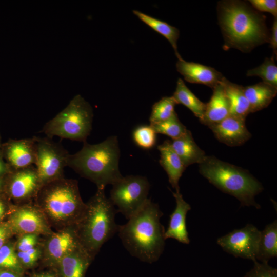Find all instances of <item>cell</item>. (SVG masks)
<instances>
[{
	"label": "cell",
	"instance_id": "42",
	"mask_svg": "<svg viewBox=\"0 0 277 277\" xmlns=\"http://www.w3.org/2000/svg\"><path fill=\"white\" fill-rule=\"evenodd\" d=\"M4 183V182L3 177H0V190L3 188Z\"/></svg>",
	"mask_w": 277,
	"mask_h": 277
},
{
	"label": "cell",
	"instance_id": "10",
	"mask_svg": "<svg viewBox=\"0 0 277 277\" xmlns=\"http://www.w3.org/2000/svg\"><path fill=\"white\" fill-rule=\"evenodd\" d=\"M260 231L253 225L247 224L244 228L235 229L219 238L217 243L226 252L235 257L256 260Z\"/></svg>",
	"mask_w": 277,
	"mask_h": 277
},
{
	"label": "cell",
	"instance_id": "24",
	"mask_svg": "<svg viewBox=\"0 0 277 277\" xmlns=\"http://www.w3.org/2000/svg\"><path fill=\"white\" fill-rule=\"evenodd\" d=\"M277 256V221L267 225L260 236L256 256V261L268 263L273 258Z\"/></svg>",
	"mask_w": 277,
	"mask_h": 277
},
{
	"label": "cell",
	"instance_id": "32",
	"mask_svg": "<svg viewBox=\"0 0 277 277\" xmlns=\"http://www.w3.org/2000/svg\"><path fill=\"white\" fill-rule=\"evenodd\" d=\"M253 268L243 277H277V269L269 265L268 263L253 261Z\"/></svg>",
	"mask_w": 277,
	"mask_h": 277
},
{
	"label": "cell",
	"instance_id": "35",
	"mask_svg": "<svg viewBox=\"0 0 277 277\" xmlns=\"http://www.w3.org/2000/svg\"><path fill=\"white\" fill-rule=\"evenodd\" d=\"M37 242V234H23L17 243V250L18 252H23L35 248Z\"/></svg>",
	"mask_w": 277,
	"mask_h": 277
},
{
	"label": "cell",
	"instance_id": "21",
	"mask_svg": "<svg viewBox=\"0 0 277 277\" xmlns=\"http://www.w3.org/2000/svg\"><path fill=\"white\" fill-rule=\"evenodd\" d=\"M230 108V115L246 120L250 112V106L244 91V87L232 83L224 76L220 82Z\"/></svg>",
	"mask_w": 277,
	"mask_h": 277
},
{
	"label": "cell",
	"instance_id": "14",
	"mask_svg": "<svg viewBox=\"0 0 277 277\" xmlns=\"http://www.w3.org/2000/svg\"><path fill=\"white\" fill-rule=\"evenodd\" d=\"M4 154L11 171L35 165L36 137L10 141L4 146Z\"/></svg>",
	"mask_w": 277,
	"mask_h": 277
},
{
	"label": "cell",
	"instance_id": "19",
	"mask_svg": "<svg viewBox=\"0 0 277 277\" xmlns=\"http://www.w3.org/2000/svg\"><path fill=\"white\" fill-rule=\"evenodd\" d=\"M209 102L206 103L204 116L200 122L208 127L220 123L230 115L228 101L220 83L213 89Z\"/></svg>",
	"mask_w": 277,
	"mask_h": 277
},
{
	"label": "cell",
	"instance_id": "5",
	"mask_svg": "<svg viewBox=\"0 0 277 277\" xmlns=\"http://www.w3.org/2000/svg\"><path fill=\"white\" fill-rule=\"evenodd\" d=\"M105 188H97L86 203L84 213L75 225L80 244L93 259L102 245L118 231L115 217L117 211L105 194Z\"/></svg>",
	"mask_w": 277,
	"mask_h": 277
},
{
	"label": "cell",
	"instance_id": "40",
	"mask_svg": "<svg viewBox=\"0 0 277 277\" xmlns=\"http://www.w3.org/2000/svg\"><path fill=\"white\" fill-rule=\"evenodd\" d=\"M6 209L5 203L4 200L0 197V221L3 218Z\"/></svg>",
	"mask_w": 277,
	"mask_h": 277
},
{
	"label": "cell",
	"instance_id": "41",
	"mask_svg": "<svg viewBox=\"0 0 277 277\" xmlns=\"http://www.w3.org/2000/svg\"><path fill=\"white\" fill-rule=\"evenodd\" d=\"M32 277H58L56 275L50 273H42L35 274Z\"/></svg>",
	"mask_w": 277,
	"mask_h": 277
},
{
	"label": "cell",
	"instance_id": "36",
	"mask_svg": "<svg viewBox=\"0 0 277 277\" xmlns=\"http://www.w3.org/2000/svg\"><path fill=\"white\" fill-rule=\"evenodd\" d=\"M269 43L273 49L274 53L276 55L277 51V18H274L270 35Z\"/></svg>",
	"mask_w": 277,
	"mask_h": 277
},
{
	"label": "cell",
	"instance_id": "7",
	"mask_svg": "<svg viewBox=\"0 0 277 277\" xmlns=\"http://www.w3.org/2000/svg\"><path fill=\"white\" fill-rule=\"evenodd\" d=\"M93 109L80 94L73 97L67 106L42 129L47 137L54 136L84 142L92 130Z\"/></svg>",
	"mask_w": 277,
	"mask_h": 277
},
{
	"label": "cell",
	"instance_id": "1",
	"mask_svg": "<svg viewBox=\"0 0 277 277\" xmlns=\"http://www.w3.org/2000/svg\"><path fill=\"white\" fill-rule=\"evenodd\" d=\"M217 12L225 50L233 48L248 52L269 42L270 34L265 16L246 2L237 0L219 2Z\"/></svg>",
	"mask_w": 277,
	"mask_h": 277
},
{
	"label": "cell",
	"instance_id": "30",
	"mask_svg": "<svg viewBox=\"0 0 277 277\" xmlns=\"http://www.w3.org/2000/svg\"><path fill=\"white\" fill-rule=\"evenodd\" d=\"M156 135L157 133L150 125H141L134 130L132 137L137 146L142 149L148 150L155 145Z\"/></svg>",
	"mask_w": 277,
	"mask_h": 277
},
{
	"label": "cell",
	"instance_id": "4",
	"mask_svg": "<svg viewBox=\"0 0 277 277\" xmlns=\"http://www.w3.org/2000/svg\"><path fill=\"white\" fill-rule=\"evenodd\" d=\"M35 200L44 216L56 225L67 227L75 226L86 208L77 181L64 177L42 185Z\"/></svg>",
	"mask_w": 277,
	"mask_h": 277
},
{
	"label": "cell",
	"instance_id": "33",
	"mask_svg": "<svg viewBox=\"0 0 277 277\" xmlns=\"http://www.w3.org/2000/svg\"><path fill=\"white\" fill-rule=\"evenodd\" d=\"M249 2L258 11L268 12L277 18L276 0H250Z\"/></svg>",
	"mask_w": 277,
	"mask_h": 277
},
{
	"label": "cell",
	"instance_id": "12",
	"mask_svg": "<svg viewBox=\"0 0 277 277\" xmlns=\"http://www.w3.org/2000/svg\"><path fill=\"white\" fill-rule=\"evenodd\" d=\"M37 207L24 205L17 208L11 215L9 223L16 232L25 234H44L50 232L46 218Z\"/></svg>",
	"mask_w": 277,
	"mask_h": 277
},
{
	"label": "cell",
	"instance_id": "22",
	"mask_svg": "<svg viewBox=\"0 0 277 277\" xmlns=\"http://www.w3.org/2000/svg\"><path fill=\"white\" fill-rule=\"evenodd\" d=\"M93 259L83 248L66 255L57 265L61 277H84Z\"/></svg>",
	"mask_w": 277,
	"mask_h": 277
},
{
	"label": "cell",
	"instance_id": "27",
	"mask_svg": "<svg viewBox=\"0 0 277 277\" xmlns=\"http://www.w3.org/2000/svg\"><path fill=\"white\" fill-rule=\"evenodd\" d=\"M150 125L157 134L166 135L172 140L180 137L188 130L179 119L176 112L165 121L151 124Z\"/></svg>",
	"mask_w": 277,
	"mask_h": 277
},
{
	"label": "cell",
	"instance_id": "29",
	"mask_svg": "<svg viewBox=\"0 0 277 277\" xmlns=\"http://www.w3.org/2000/svg\"><path fill=\"white\" fill-rule=\"evenodd\" d=\"M247 76H258L263 82L277 88V66L273 56L266 58L259 66L249 70Z\"/></svg>",
	"mask_w": 277,
	"mask_h": 277
},
{
	"label": "cell",
	"instance_id": "15",
	"mask_svg": "<svg viewBox=\"0 0 277 277\" xmlns=\"http://www.w3.org/2000/svg\"><path fill=\"white\" fill-rule=\"evenodd\" d=\"M209 128L217 140L231 147L241 146L251 136L246 126L245 120L231 115Z\"/></svg>",
	"mask_w": 277,
	"mask_h": 277
},
{
	"label": "cell",
	"instance_id": "37",
	"mask_svg": "<svg viewBox=\"0 0 277 277\" xmlns=\"http://www.w3.org/2000/svg\"><path fill=\"white\" fill-rule=\"evenodd\" d=\"M0 154V177H2L5 174L9 173L11 170L7 164L4 162L3 157Z\"/></svg>",
	"mask_w": 277,
	"mask_h": 277
},
{
	"label": "cell",
	"instance_id": "16",
	"mask_svg": "<svg viewBox=\"0 0 277 277\" xmlns=\"http://www.w3.org/2000/svg\"><path fill=\"white\" fill-rule=\"evenodd\" d=\"M176 68L187 82L203 84L212 89L219 84L224 77L221 72L214 68L197 63L187 62L183 58L178 60Z\"/></svg>",
	"mask_w": 277,
	"mask_h": 277
},
{
	"label": "cell",
	"instance_id": "6",
	"mask_svg": "<svg viewBox=\"0 0 277 277\" xmlns=\"http://www.w3.org/2000/svg\"><path fill=\"white\" fill-rule=\"evenodd\" d=\"M199 172L220 190L236 197L242 206L261 208L254 197L263 187L248 171L214 156H206L199 164Z\"/></svg>",
	"mask_w": 277,
	"mask_h": 277
},
{
	"label": "cell",
	"instance_id": "18",
	"mask_svg": "<svg viewBox=\"0 0 277 277\" xmlns=\"http://www.w3.org/2000/svg\"><path fill=\"white\" fill-rule=\"evenodd\" d=\"M157 149L160 153V164L166 171L170 184L175 191L180 190L179 182L186 167L173 149L170 140H165Z\"/></svg>",
	"mask_w": 277,
	"mask_h": 277
},
{
	"label": "cell",
	"instance_id": "13",
	"mask_svg": "<svg viewBox=\"0 0 277 277\" xmlns=\"http://www.w3.org/2000/svg\"><path fill=\"white\" fill-rule=\"evenodd\" d=\"M81 248L75 226L67 227L48 239L45 248L46 258L51 264L57 265L65 256Z\"/></svg>",
	"mask_w": 277,
	"mask_h": 277
},
{
	"label": "cell",
	"instance_id": "34",
	"mask_svg": "<svg viewBox=\"0 0 277 277\" xmlns=\"http://www.w3.org/2000/svg\"><path fill=\"white\" fill-rule=\"evenodd\" d=\"M40 254L39 249L35 247L27 251L18 252L17 255L22 266L31 267L36 263Z\"/></svg>",
	"mask_w": 277,
	"mask_h": 277
},
{
	"label": "cell",
	"instance_id": "38",
	"mask_svg": "<svg viewBox=\"0 0 277 277\" xmlns=\"http://www.w3.org/2000/svg\"><path fill=\"white\" fill-rule=\"evenodd\" d=\"M8 234L7 228L5 226H0V248L5 244Z\"/></svg>",
	"mask_w": 277,
	"mask_h": 277
},
{
	"label": "cell",
	"instance_id": "9",
	"mask_svg": "<svg viewBox=\"0 0 277 277\" xmlns=\"http://www.w3.org/2000/svg\"><path fill=\"white\" fill-rule=\"evenodd\" d=\"M35 137L36 161L35 165L42 186L64 178L69 152L51 138Z\"/></svg>",
	"mask_w": 277,
	"mask_h": 277
},
{
	"label": "cell",
	"instance_id": "23",
	"mask_svg": "<svg viewBox=\"0 0 277 277\" xmlns=\"http://www.w3.org/2000/svg\"><path fill=\"white\" fill-rule=\"evenodd\" d=\"M244 91L253 113L268 106L276 95L277 88L261 82L244 87Z\"/></svg>",
	"mask_w": 277,
	"mask_h": 277
},
{
	"label": "cell",
	"instance_id": "2",
	"mask_svg": "<svg viewBox=\"0 0 277 277\" xmlns=\"http://www.w3.org/2000/svg\"><path fill=\"white\" fill-rule=\"evenodd\" d=\"M163 215L159 206L148 199L125 224L118 226V236L131 255L150 264L159 260L165 245Z\"/></svg>",
	"mask_w": 277,
	"mask_h": 277
},
{
	"label": "cell",
	"instance_id": "31",
	"mask_svg": "<svg viewBox=\"0 0 277 277\" xmlns=\"http://www.w3.org/2000/svg\"><path fill=\"white\" fill-rule=\"evenodd\" d=\"M3 269L12 270L19 274L23 270L17 254L10 245L4 244L0 248V270Z\"/></svg>",
	"mask_w": 277,
	"mask_h": 277
},
{
	"label": "cell",
	"instance_id": "8",
	"mask_svg": "<svg viewBox=\"0 0 277 277\" xmlns=\"http://www.w3.org/2000/svg\"><path fill=\"white\" fill-rule=\"evenodd\" d=\"M149 189L150 184L145 176H123L112 185L109 198L117 207V212L128 220L146 202Z\"/></svg>",
	"mask_w": 277,
	"mask_h": 277
},
{
	"label": "cell",
	"instance_id": "28",
	"mask_svg": "<svg viewBox=\"0 0 277 277\" xmlns=\"http://www.w3.org/2000/svg\"><path fill=\"white\" fill-rule=\"evenodd\" d=\"M177 103L172 96H165L155 103L152 107L149 117L150 124L165 121L175 113L174 108Z\"/></svg>",
	"mask_w": 277,
	"mask_h": 277
},
{
	"label": "cell",
	"instance_id": "25",
	"mask_svg": "<svg viewBox=\"0 0 277 277\" xmlns=\"http://www.w3.org/2000/svg\"><path fill=\"white\" fill-rule=\"evenodd\" d=\"M133 13L143 23L165 37L171 45L178 60L182 59L177 50V42L180 31L177 28L141 11L133 10Z\"/></svg>",
	"mask_w": 277,
	"mask_h": 277
},
{
	"label": "cell",
	"instance_id": "26",
	"mask_svg": "<svg viewBox=\"0 0 277 277\" xmlns=\"http://www.w3.org/2000/svg\"><path fill=\"white\" fill-rule=\"evenodd\" d=\"M172 97L177 104H181L186 106L200 121L202 120L205 111L206 103L200 101L180 78L177 81L176 89Z\"/></svg>",
	"mask_w": 277,
	"mask_h": 277
},
{
	"label": "cell",
	"instance_id": "20",
	"mask_svg": "<svg viewBox=\"0 0 277 277\" xmlns=\"http://www.w3.org/2000/svg\"><path fill=\"white\" fill-rule=\"evenodd\" d=\"M170 142L173 149L186 168L195 163L201 164L207 156L196 144L189 130L180 137Z\"/></svg>",
	"mask_w": 277,
	"mask_h": 277
},
{
	"label": "cell",
	"instance_id": "3",
	"mask_svg": "<svg viewBox=\"0 0 277 277\" xmlns=\"http://www.w3.org/2000/svg\"><path fill=\"white\" fill-rule=\"evenodd\" d=\"M120 157L118 138L112 135L96 144L83 142L80 150L69 154L67 166L94 183L97 188H105L123 176L119 169Z\"/></svg>",
	"mask_w": 277,
	"mask_h": 277
},
{
	"label": "cell",
	"instance_id": "17",
	"mask_svg": "<svg viewBox=\"0 0 277 277\" xmlns=\"http://www.w3.org/2000/svg\"><path fill=\"white\" fill-rule=\"evenodd\" d=\"M175 200L176 206L170 215L167 229L164 233L165 240L171 238L183 244H189L190 239L186 227V215L191 209L190 205L183 199L180 190L172 192Z\"/></svg>",
	"mask_w": 277,
	"mask_h": 277
},
{
	"label": "cell",
	"instance_id": "39",
	"mask_svg": "<svg viewBox=\"0 0 277 277\" xmlns=\"http://www.w3.org/2000/svg\"><path fill=\"white\" fill-rule=\"evenodd\" d=\"M21 274L12 270H0V277H21Z\"/></svg>",
	"mask_w": 277,
	"mask_h": 277
},
{
	"label": "cell",
	"instance_id": "11",
	"mask_svg": "<svg viewBox=\"0 0 277 277\" xmlns=\"http://www.w3.org/2000/svg\"><path fill=\"white\" fill-rule=\"evenodd\" d=\"M7 183L9 196L17 202H28L36 197L42 186L34 165L12 170Z\"/></svg>",
	"mask_w": 277,
	"mask_h": 277
}]
</instances>
